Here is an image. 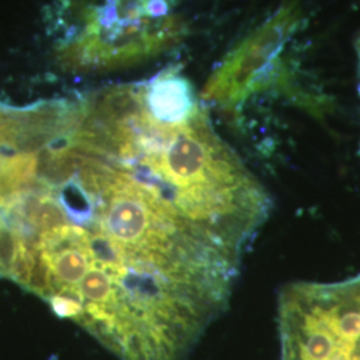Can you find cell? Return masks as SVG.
<instances>
[{
  "instance_id": "5",
  "label": "cell",
  "mask_w": 360,
  "mask_h": 360,
  "mask_svg": "<svg viewBox=\"0 0 360 360\" xmlns=\"http://www.w3.org/2000/svg\"><path fill=\"white\" fill-rule=\"evenodd\" d=\"M38 150H0V200L20 191L38 171Z\"/></svg>"
},
{
  "instance_id": "3",
  "label": "cell",
  "mask_w": 360,
  "mask_h": 360,
  "mask_svg": "<svg viewBox=\"0 0 360 360\" xmlns=\"http://www.w3.org/2000/svg\"><path fill=\"white\" fill-rule=\"evenodd\" d=\"M180 32L179 22L169 15L120 30L84 23L82 34L63 47L60 62L74 71L134 65L167 50L179 39Z\"/></svg>"
},
{
  "instance_id": "2",
  "label": "cell",
  "mask_w": 360,
  "mask_h": 360,
  "mask_svg": "<svg viewBox=\"0 0 360 360\" xmlns=\"http://www.w3.org/2000/svg\"><path fill=\"white\" fill-rule=\"evenodd\" d=\"M303 20L297 0L283 6L226 58L210 77L203 98L224 107H235L260 90L263 80L281 62V53Z\"/></svg>"
},
{
  "instance_id": "4",
  "label": "cell",
  "mask_w": 360,
  "mask_h": 360,
  "mask_svg": "<svg viewBox=\"0 0 360 360\" xmlns=\"http://www.w3.org/2000/svg\"><path fill=\"white\" fill-rule=\"evenodd\" d=\"M165 0H104L103 6L92 7L86 22L110 28L141 26L167 16Z\"/></svg>"
},
{
  "instance_id": "1",
  "label": "cell",
  "mask_w": 360,
  "mask_h": 360,
  "mask_svg": "<svg viewBox=\"0 0 360 360\" xmlns=\"http://www.w3.org/2000/svg\"><path fill=\"white\" fill-rule=\"evenodd\" d=\"M8 274L120 360H183L226 306L243 250L214 207L68 134L3 205Z\"/></svg>"
}]
</instances>
